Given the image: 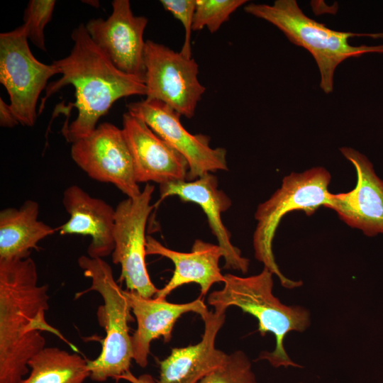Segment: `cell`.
<instances>
[{"mask_svg": "<svg viewBox=\"0 0 383 383\" xmlns=\"http://www.w3.org/2000/svg\"><path fill=\"white\" fill-rule=\"evenodd\" d=\"M202 319L205 328L201 340L185 348H172L170 355L159 362L157 383H196L226 362L228 355L215 347L226 311H209Z\"/></svg>", "mask_w": 383, "mask_h": 383, "instance_id": "cell-18", "label": "cell"}, {"mask_svg": "<svg viewBox=\"0 0 383 383\" xmlns=\"http://www.w3.org/2000/svg\"><path fill=\"white\" fill-rule=\"evenodd\" d=\"M164 9L178 19L184 29V40L181 50L182 55L192 57V32L195 12L196 0H161Z\"/></svg>", "mask_w": 383, "mask_h": 383, "instance_id": "cell-25", "label": "cell"}, {"mask_svg": "<svg viewBox=\"0 0 383 383\" xmlns=\"http://www.w3.org/2000/svg\"><path fill=\"white\" fill-rule=\"evenodd\" d=\"M106 19L92 18L85 25L91 40L109 61L122 72L145 83V42L143 34L148 19L135 16L128 0H114Z\"/></svg>", "mask_w": 383, "mask_h": 383, "instance_id": "cell-12", "label": "cell"}, {"mask_svg": "<svg viewBox=\"0 0 383 383\" xmlns=\"http://www.w3.org/2000/svg\"><path fill=\"white\" fill-rule=\"evenodd\" d=\"M244 10L279 29L293 44L313 56L320 73V87L326 93L333 90L334 74L338 66L350 57L367 53H383V45H352L355 37L382 38L383 33H357L328 28L307 16L296 0H276L272 4L250 3Z\"/></svg>", "mask_w": 383, "mask_h": 383, "instance_id": "cell-4", "label": "cell"}, {"mask_svg": "<svg viewBox=\"0 0 383 383\" xmlns=\"http://www.w3.org/2000/svg\"><path fill=\"white\" fill-rule=\"evenodd\" d=\"M71 157L90 178L112 184L128 198L141 192L122 128L101 123L89 135L72 143Z\"/></svg>", "mask_w": 383, "mask_h": 383, "instance_id": "cell-10", "label": "cell"}, {"mask_svg": "<svg viewBox=\"0 0 383 383\" xmlns=\"http://www.w3.org/2000/svg\"><path fill=\"white\" fill-rule=\"evenodd\" d=\"M48 291L30 256L0 260V383H20L28 374V362L45 348L42 331L69 343L45 318Z\"/></svg>", "mask_w": 383, "mask_h": 383, "instance_id": "cell-1", "label": "cell"}, {"mask_svg": "<svg viewBox=\"0 0 383 383\" xmlns=\"http://www.w3.org/2000/svg\"><path fill=\"white\" fill-rule=\"evenodd\" d=\"M122 123L138 183L162 184L187 180L189 165L186 159L143 120L127 111L123 115Z\"/></svg>", "mask_w": 383, "mask_h": 383, "instance_id": "cell-14", "label": "cell"}, {"mask_svg": "<svg viewBox=\"0 0 383 383\" xmlns=\"http://www.w3.org/2000/svg\"><path fill=\"white\" fill-rule=\"evenodd\" d=\"M272 275L265 267L260 273L248 277L226 274L223 288L211 292L208 303L217 311L239 307L257 319L261 335L268 332L274 335V350L262 352L257 360H267L274 367H301L287 355L284 340L289 332H303L309 327L310 312L301 306H287L274 296Z\"/></svg>", "mask_w": 383, "mask_h": 383, "instance_id": "cell-3", "label": "cell"}, {"mask_svg": "<svg viewBox=\"0 0 383 383\" xmlns=\"http://www.w3.org/2000/svg\"><path fill=\"white\" fill-rule=\"evenodd\" d=\"M87 4H90V2H93V1H87ZM94 2H95V1H94ZM92 5L94 6H96V7H97L94 4H92Z\"/></svg>", "mask_w": 383, "mask_h": 383, "instance_id": "cell-28", "label": "cell"}, {"mask_svg": "<svg viewBox=\"0 0 383 383\" xmlns=\"http://www.w3.org/2000/svg\"><path fill=\"white\" fill-rule=\"evenodd\" d=\"M19 124L10 105L0 99V125L4 128H11Z\"/></svg>", "mask_w": 383, "mask_h": 383, "instance_id": "cell-26", "label": "cell"}, {"mask_svg": "<svg viewBox=\"0 0 383 383\" xmlns=\"http://www.w3.org/2000/svg\"><path fill=\"white\" fill-rule=\"evenodd\" d=\"M340 151L354 166L357 183L348 192L331 193L327 209L335 211L348 226L366 236L383 233V180L364 154L350 147H342Z\"/></svg>", "mask_w": 383, "mask_h": 383, "instance_id": "cell-13", "label": "cell"}, {"mask_svg": "<svg viewBox=\"0 0 383 383\" xmlns=\"http://www.w3.org/2000/svg\"><path fill=\"white\" fill-rule=\"evenodd\" d=\"M200 383H257L252 365L242 350L228 355L226 362L212 371Z\"/></svg>", "mask_w": 383, "mask_h": 383, "instance_id": "cell-23", "label": "cell"}, {"mask_svg": "<svg viewBox=\"0 0 383 383\" xmlns=\"http://www.w3.org/2000/svg\"><path fill=\"white\" fill-rule=\"evenodd\" d=\"M146 99L160 101L191 118L206 91L192 57L148 40L145 49Z\"/></svg>", "mask_w": 383, "mask_h": 383, "instance_id": "cell-9", "label": "cell"}, {"mask_svg": "<svg viewBox=\"0 0 383 383\" xmlns=\"http://www.w3.org/2000/svg\"><path fill=\"white\" fill-rule=\"evenodd\" d=\"M28 40L23 25L0 34V82L9 95V105L18 123L32 127L38 115L39 96L48 79L60 70L54 63L38 61Z\"/></svg>", "mask_w": 383, "mask_h": 383, "instance_id": "cell-7", "label": "cell"}, {"mask_svg": "<svg viewBox=\"0 0 383 383\" xmlns=\"http://www.w3.org/2000/svg\"><path fill=\"white\" fill-rule=\"evenodd\" d=\"M331 179L330 172L323 167L292 172L283 178L281 187L267 200L259 204L255 213L257 221L252 240L255 257L287 289L299 287L302 282L286 277L275 261L272 242L277 228L288 212L302 211L311 216L320 207L327 208L331 195L328 190Z\"/></svg>", "mask_w": 383, "mask_h": 383, "instance_id": "cell-6", "label": "cell"}, {"mask_svg": "<svg viewBox=\"0 0 383 383\" xmlns=\"http://www.w3.org/2000/svg\"><path fill=\"white\" fill-rule=\"evenodd\" d=\"M55 3V0H30L24 11L23 26L28 39L43 51H46L44 29L52 18Z\"/></svg>", "mask_w": 383, "mask_h": 383, "instance_id": "cell-24", "label": "cell"}, {"mask_svg": "<svg viewBox=\"0 0 383 383\" xmlns=\"http://www.w3.org/2000/svg\"><path fill=\"white\" fill-rule=\"evenodd\" d=\"M127 109L186 159L189 165L187 181L206 173L228 170L226 150L212 148L210 138L206 135L187 131L181 123V115L167 104L145 99L127 104Z\"/></svg>", "mask_w": 383, "mask_h": 383, "instance_id": "cell-11", "label": "cell"}, {"mask_svg": "<svg viewBox=\"0 0 383 383\" xmlns=\"http://www.w3.org/2000/svg\"><path fill=\"white\" fill-rule=\"evenodd\" d=\"M126 293L137 321V328L131 335L133 360L141 367L148 365L151 342L160 337H163L165 342L170 341L174 326L182 314L194 312L202 318L209 312L201 299L186 304H173L166 299L145 298L128 290Z\"/></svg>", "mask_w": 383, "mask_h": 383, "instance_id": "cell-17", "label": "cell"}, {"mask_svg": "<svg viewBox=\"0 0 383 383\" xmlns=\"http://www.w3.org/2000/svg\"><path fill=\"white\" fill-rule=\"evenodd\" d=\"M62 204L70 218L56 228L60 234L90 236L87 248L90 257L103 258L112 254L115 209L77 185H71L64 191Z\"/></svg>", "mask_w": 383, "mask_h": 383, "instance_id": "cell-16", "label": "cell"}, {"mask_svg": "<svg viewBox=\"0 0 383 383\" xmlns=\"http://www.w3.org/2000/svg\"><path fill=\"white\" fill-rule=\"evenodd\" d=\"M301 383H302V382H301Z\"/></svg>", "mask_w": 383, "mask_h": 383, "instance_id": "cell-29", "label": "cell"}, {"mask_svg": "<svg viewBox=\"0 0 383 383\" xmlns=\"http://www.w3.org/2000/svg\"><path fill=\"white\" fill-rule=\"evenodd\" d=\"M247 0H196L193 31L206 28L211 33L216 32L230 16Z\"/></svg>", "mask_w": 383, "mask_h": 383, "instance_id": "cell-22", "label": "cell"}, {"mask_svg": "<svg viewBox=\"0 0 383 383\" xmlns=\"http://www.w3.org/2000/svg\"><path fill=\"white\" fill-rule=\"evenodd\" d=\"M39 204L26 200L19 208L0 211V260L23 259L38 243L57 229L38 220Z\"/></svg>", "mask_w": 383, "mask_h": 383, "instance_id": "cell-20", "label": "cell"}, {"mask_svg": "<svg viewBox=\"0 0 383 383\" xmlns=\"http://www.w3.org/2000/svg\"><path fill=\"white\" fill-rule=\"evenodd\" d=\"M30 373L20 383H84L90 373L87 360L77 353L45 347L28 362Z\"/></svg>", "mask_w": 383, "mask_h": 383, "instance_id": "cell-21", "label": "cell"}, {"mask_svg": "<svg viewBox=\"0 0 383 383\" xmlns=\"http://www.w3.org/2000/svg\"><path fill=\"white\" fill-rule=\"evenodd\" d=\"M118 379H123L131 383H155L149 374H143L139 377H135L130 370L121 375Z\"/></svg>", "mask_w": 383, "mask_h": 383, "instance_id": "cell-27", "label": "cell"}, {"mask_svg": "<svg viewBox=\"0 0 383 383\" xmlns=\"http://www.w3.org/2000/svg\"><path fill=\"white\" fill-rule=\"evenodd\" d=\"M77 262L85 277L91 279V287L76 294L79 298L95 291L102 297L104 305L99 308L98 316L102 318L106 336L102 340L99 355L87 360L89 377L96 382L118 377L129 371L133 360L131 335L129 323L133 321L131 307L126 295L114 279L111 267L102 258L80 256Z\"/></svg>", "mask_w": 383, "mask_h": 383, "instance_id": "cell-5", "label": "cell"}, {"mask_svg": "<svg viewBox=\"0 0 383 383\" xmlns=\"http://www.w3.org/2000/svg\"><path fill=\"white\" fill-rule=\"evenodd\" d=\"M176 196L182 201L198 204L207 217L211 231L218 245L224 252V268L234 270L245 274L250 260L242 256L240 250L231 240V233L222 222L221 213L231 206L227 194L218 189L217 177L212 173H206L192 181H174L160 184L158 205L168 196Z\"/></svg>", "mask_w": 383, "mask_h": 383, "instance_id": "cell-15", "label": "cell"}, {"mask_svg": "<svg viewBox=\"0 0 383 383\" xmlns=\"http://www.w3.org/2000/svg\"><path fill=\"white\" fill-rule=\"evenodd\" d=\"M146 253L167 257L174 265L171 279L158 290L155 298L166 299L173 290L189 283L198 284L201 296H204L213 284L224 282V275L219 267V260L223 257L224 252L218 245L196 239L189 252H182L167 248L148 235Z\"/></svg>", "mask_w": 383, "mask_h": 383, "instance_id": "cell-19", "label": "cell"}, {"mask_svg": "<svg viewBox=\"0 0 383 383\" xmlns=\"http://www.w3.org/2000/svg\"><path fill=\"white\" fill-rule=\"evenodd\" d=\"M154 189L147 183L138 196L121 201L115 209L112 261L121 265L120 280L125 282L127 290L145 298H152L159 290L150 278L145 262V228L154 208L150 204Z\"/></svg>", "mask_w": 383, "mask_h": 383, "instance_id": "cell-8", "label": "cell"}, {"mask_svg": "<svg viewBox=\"0 0 383 383\" xmlns=\"http://www.w3.org/2000/svg\"><path fill=\"white\" fill-rule=\"evenodd\" d=\"M74 45L65 57L54 60L62 77L46 87L38 114L46 100L61 88L72 85L75 89V103L70 107L77 109V116L70 124L63 126L62 134L73 143L92 133L98 121L112 105L123 97L146 96L145 83L118 70L96 46L82 23L73 30Z\"/></svg>", "mask_w": 383, "mask_h": 383, "instance_id": "cell-2", "label": "cell"}]
</instances>
